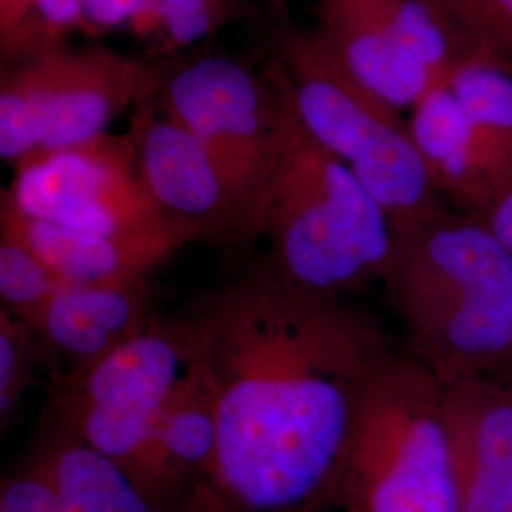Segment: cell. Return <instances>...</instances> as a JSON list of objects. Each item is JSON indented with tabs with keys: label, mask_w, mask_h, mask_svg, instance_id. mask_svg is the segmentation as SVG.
Listing matches in <instances>:
<instances>
[{
	"label": "cell",
	"mask_w": 512,
	"mask_h": 512,
	"mask_svg": "<svg viewBox=\"0 0 512 512\" xmlns=\"http://www.w3.org/2000/svg\"><path fill=\"white\" fill-rule=\"evenodd\" d=\"M154 0H86L84 35L101 37L109 31L126 29Z\"/></svg>",
	"instance_id": "obj_25"
},
{
	"label": "cell",
	"mask_w": 512,
	"mask_h": 512,
	"mask_svg": "<svg viewBox=\"0 0 512 512\" xmlns=\"http://www.w3.org/2000/svg\"><path fill=\"white\" fill-rule=\"evenodd\" d=\"M61 287L65 285L27 245L8 232H0L2 310L37 330Z\"/></svg>",
	"instance_id": "obj_20"
},
{
	"label": "cell",
	"mask_w": 512,
	"mask_h": 512,
	"mask_svg": "<svg viewBox=\"0 0 512 512\" xmlns=\"http://www.w3.org/2000/svg\"><path fill=\"white\" fill-rule=\"evenodd\" d=\"M164 59L67 44L2 67L0 158L16 165L107 133L126 109L156 101Z\"/></svg>",
	"instance_id": "obj_6"
},
{
	"label": "cell",
	"mask_w": 512,
	"mask_h": 512,
	"mask_svg": "<svg viewBox=\"0 0 512 512\" xmlns=\"http://www.w3.org/2000/svg\"><path fill=\"white\" fill-rule=\"evenodd\" d=\"M458 512H512V463L459 465Z\"/></svg>",
	"instance_id": "obj_23"
},
{
	"label": "cell",
	"mask_w": 512,
	"mask_h": 512,
	"mask_svg": "<svg viewBox=\"0 0 512 512\" xmlns=\"http://www.w3.org/2000/svg\"><path fill=\"white\" fill-rule=\"evenodd\" d=\"M0 512H65L52 478L35 456L2 480Z\"/></svg>",
	"instance_id": "obj_24"
},
{
	"label": "cell",
	"mask_w": 512,
	"mask_h": 512,
	"mask_svg": "<svg viewBox=\"0 0 512 512\" xmlns=\"http://www.w3.org/2000/svg\"><path fill=\"white\" fill-rule=\"evenodd\" d=\"M211 391L217 452L198 512H321L334 505L359 395L395 349L346 302L266 266L183 315Z\"/></svg>",
	"instance_id": "obj_1"
},
{
	"label": "cell",
	"mask_w": 512,
	"mask_h": 512,
	"mask_svg": "<svg viewBox=\"0 0 512 512\" xmlns=\"http://www.w3.org/2000/svg\"><path fill=\"white\" fill-rule=\"evenodd\" d=\"M156 105L194 133L238 192L258 238V211L274 160L277 95L264 71L222 54L164 59Z\"/></svg>",
	"instance_id": "obj_9"
},
{
	"label": "cell",
	"mask_w": 512,
	"mask_h": 512,
	"mask_svg": "<svg viewBox=\"0 0 512 512\" xmlns=\"http://www.w3.org/2000/svg\"><path fill=\"white\" fill-rule=\"evenodd\" d=\"M372 18L378 19L389 35L420 61L446 86L458 69L465 67V55L448 23L429 0H357Z\"/></svg>",
	"instance_id": "obj_18"
},
{
	"label": "cell",
	"mask_w": 512,
	"mask_h": 512,
	"mask_svg": "<svg viewBox=\"0 0 512 512\" xmlns=\"http://www.w3.org/2000/svg\"><path fill=\"white\" fill-rule=\"evenodd\" d=\"M38 361L37 332L25 321L0 308V427L18 414Z\"/></svg>",
	"instance_id": "obj_21"
},
{
	"label": "cell",
	"mask_w": 512,
	"mask_h": 512,
	"mask_svg": "<svg viewBox=\"0 0 512 512\" xmlns=\"http://www.w3.org/2000/svg\"><path fill=\"white\" fill-rule=\"evenodd\" d=\"M154 317L148 277L65 285L35 330L38 359L50 366L55 389L73 384L143 334Z\"/></svg>",
	"instance_id": "obj_11"
},
{
	"label": "cell",
	"mask_w": 512,
	"mask_h": 512,
	"mask_svg": "<svg viewBox=\"0 0 512 512\" xmlns=\"http://www.w3.org/2000/svg\"><path fill=\"white\" fill-rule=\"evenodd\" d=\"M192 365L184 317L156 315L90 374L55 389L54 425L120 463L148 492L154 425Z\"/></svg>",
	"instance_id": "obj_7"
},
{
	"label": "cell",
	"mask_w": 512,
	"mask_h": 512,
	"mask_svg": "<svg viewBox=\"0 0 512 512\" xmlns=\"http://www.w3.org/2000/svg\"><path fill=\"white\" fill-rule=\"evenodd\" d=\"M247 0H154L128 27L148 59H171L241 18Z\"/></svg>",
	"instance_id": "obj_17"
},
{
	"label": "cell",
	"mask_w": 512,
	"mask_h": 512,
	"mask_svg": "<svg viewBox=\"0 0 512 512\" xmlns=\"http://www.w3.org/2000/svg\"><path fill=\"white\" fill-rule=\"evenodd\" d=\"M84 2L86 0H38L44 21L57 40L67 42L73 33H84Z\"/></svg>",
	"instance_id": "obj_26"
},
{
	"label": "cell",
	"mask_w": 512,
	"mask_h": 512,
	"mask_svg": "<svg viewBox=\"0 0 512 512\" xmlns=\"http://www.w3.org/2000/svg\"><path fill=\"white\" fill-rule=\"evenodd\" d=\"M0 232L27 245L63 285H107L145 279L179 249L165 239H124L31 219L0 196Z\"/></svg>",
	"instance_id": "obj_13"
},
{
	"label": "cell",
	"mask_w": 512,
	"mask_h": 512,
	"mask_svg": "<svg viewBox=\"0 0 512 512\" xmlns=\"http://www.w3.org/2000/svg\"><path fill=\"white\" fill-rule=\"evenodd\" d=\"M67 42L54 37L40 12L38 0H0V59L2 67L50 52Z\"/></svg>",
	"instance_id": "obj_22"
},
{
	"label": "cell",
	"mask_w": 512,
	"mask_h": 512,
	"mask_svg": "<svg viewBox=\"0 0 512 512\" xmlns=\"http://www.w3.org/2000/svg\"><path fill=\"white\" fill-rule=\"evenodd\" d=\"M387 300L406 351L442 385L501 374L512 361V253L486 220L444 211L393 232Z\"/></svg>",
	"instance_id": "obj_2"
},
{
	"label": "cell",
	"mask_w": 512,
	"mask_h": 512,
	"mask_svg": "<svg viewBox=\"0 0 512 512\" xmlns=\"http://www.w3.org/2000/svg\"><path fill=\"white\" fill-rule=\"evenodd\" d=\"M334 505L344 512H458L444 385L395 348L368 376Z\"/></svg>",
	"instance_id": "obj_4"
},
{
	"label": "cell",
	"mask_w": 512,
	"mask_h": 512,
	"mask_svg": "<svg viewBox=\"0 0 512 512\" xmlns=\"http://www.w3.org/2000/svg\"><path fill=\"white\" fill-rule=\"evenodd\" d=\"M52 427L35 458L52 478L65 512H165L120 463Z\"/></svg>",
	"instance_id": "obj_15"
},
{
	"label": "cell",
	"mask_w": 512,
	"mask_h": 512,
	"mask_svg": "<svg viewBox=\"0 0 512 512\" xmlns=\"http://www.w3.org/2000/svg\"><path fill=\"white\" fill-rule=\"evenodd\" d=\"M272 2L264 25L266 59L274 63L311 137L348 165L384 207L393 232L448 211L414 147L403 114L359 92Z\"/></svg>",
	"instance_id": "obj_5"
},
{
	"label": "cell",
	"mask_w": 512,
	"mask_h": 512,
	"mask_svg": "<svg viewBox=\"0 0 512 512\" xmlns=\"http://www.w3.org/2000/svg\"><path fill=\"white\" fill-rule=\"evenodd\" d=\"M0 196L31 219L124 239L194 243L152 202L139 177L129 133H103L76 147L42 152L14 165Z\"/></svg>",
	"instance_id": "obj_8"
},
{
	"label": "cell",
	"mask_w": 512,
	"mask_h": 512,
	"mask_svg": "<svg viewBox=\"0 0 512 512\" xmlns=\"http://www.w3.org/2000/svg\"><path fill=\"white\" fill-rule=\"evenodd\" d=\"M310 35L359 92L399 114L412 112L439 88L427 67L357 0H317Z\"/></svg>",
	"instance_id": "obj_12"
},
{
	"label": "cell",
	"mask_w": 512,
	"mask_h": 512,
	"mask_svg": "<svg viewBox=\"0 0 512 512\" xmlns=\"http://www.w3.org/2000/svg\"><path fill=\"white\" fill-rule=\"evenodd\" d=\"M503 374H507V376H509V378H512V361H511V365L507 366V370H505V372H503Z\"/></svg>",
	"instance_id": "obj_27"
},
{
	"label": "cell",
	"mask_w": 512,
	"mask_h": 512,
	"mask_svg": "<svg viewBox=\"0 0 512 512\" xmlns=\"http://www.w3.org/2000/svg\"><path fill=\"white\" fill-rule=\"evenodd\" d=\"M456 469L469 463H512V378L484 374L444 385Z\"/></svg>",
	"instance_id": "obj_16"
},
{
	"label": "cell",
	"mask_w": 512,
	"mask_h": 512,
	"mask_svg": "<svg viewBox=\"0 0 512 512\" xmlns=\"http://www.w3.org/2000/svg\"><path fill=\"white\" fill-rule=\"evenodd\" d=\"M128 133L148 196L194 243L238 245L256 239L247 207L209 148L162 114L156 101L133 110Z\"/></svg>",
	"instance_id": "obj_10"
},
{
	"label": "cell",
	"mask_w": 512,
	"mask_h": 512,
	"mask_svg": "<svg viewBox=\"0 0 512 512\" xmlns=\"http://www.w3.org/2000/svg\"><path fill=\"white\" fill-rule=\"evenodd\" d=\"M406 129L440 198L458 213L484 217L495 192L478 154L475 124L454 92L440 86L429 93L410 112Z\"/></svg>",
	"instance_id": "obj_14"
},
{
	"label": "cell",
	"mask_w": 512,
	"mask_h": 512,
	"mask_svg": "<svg viewBox=\"0 0 512 512\" xmlns=\"http://www.w3.org/2000/svg\"><path fill=\"white\" fill-rule=\"evenodd\" d=\"M272 2H275V4H285L287 0H272Z\"/></svg>",
	"instance_id": "obj_28"
},
{
	"label": "cell",
	"mask_w": 512,
	"mask_h": 512,
	"mask_svg": "<svg viewBox=\"0 0 512 512\" xmlns=\"http://www.w3.org/2000/svg\"><path fill=\"white\" fill-rule=\"evenodd\" d=\"M461 46L467 65L512 74V0H429Z\"/></svg>",
	"instance_id": "obj_19"
},
{
	"label": "cell",
	"mask_w": 512,
	"mask_h": 512,
	"mask_svg": "<svg viewBox=\"0 0 512 512\" xmlns=\"http://www.w3.org/2000/svg\"><path fill=\"white\" fill-rule=\"evenodd\" d=\"M264 74L277 95L274 160L258 211L270 241L266 268L304 293L330 298L384 281L393 224L348 165L321 147L294 109L272 61Z\"/></svg>",
	"instance_id": "obj_3"
}]
</instances>
